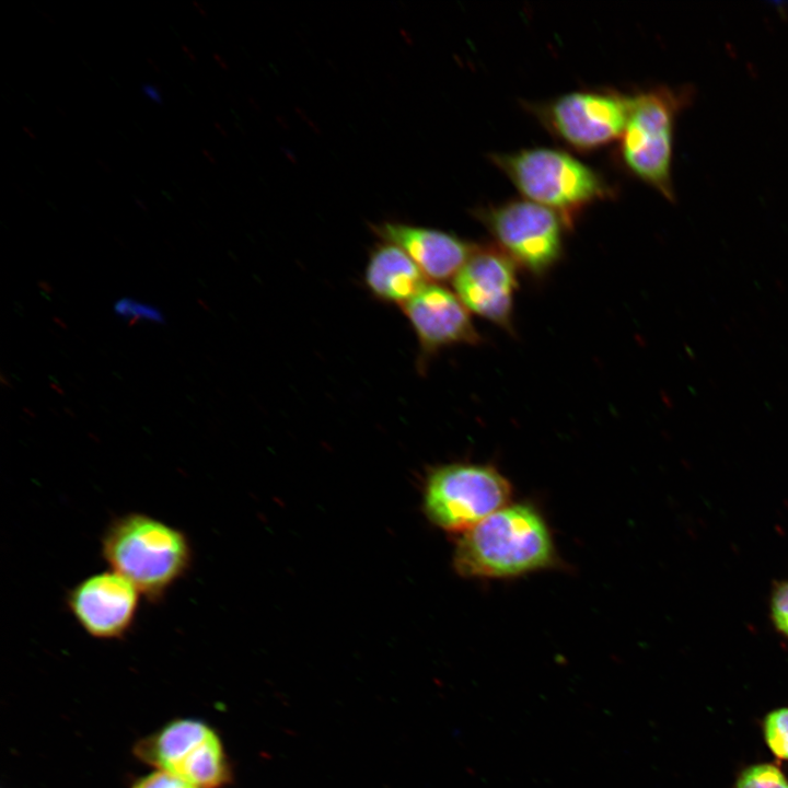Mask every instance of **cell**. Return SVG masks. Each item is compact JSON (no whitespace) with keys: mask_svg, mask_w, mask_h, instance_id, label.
<instances>
[{"mask_svg":"<svg viewBox=\"0 0 788 788\" xmlns=\"http://www.w3.org/2000/svg\"><path fill=\"white\" fill-rule=\"evenodd\" d=\"M769 609L774 627L788 638V580L779 581L773 587Z\"/></svg>","mask_w":788,"mask_h":788,"instance_id":"16","label":"cell"},{"mask_svg":"<svg viewBox=\"0 0 788 788\" xmlns=\"http://www.w3.org/2000/svg\"><path fill=\"white\" fill-rule=\"evenodd\" d=\"M364 283L383 302L405 304L426 285V276L413 259L394 244L383 242L370 253Z\"/></svg>","mask_w":788,"mask_h":788,"instance_id":"13","label":"cell"},{"mask_svg":"<svg viewBox=\"0 0 788 788\" xmlns=\"http://www.w3.org/2000/svg\"><path fill=\"white\" fill-rule=\"evenodd\" d=\"M475 212L505 254L529 270L542 273L560 257L566 223L557 212L528 199Z\"/></svg>","mask_w":788,"mask_h":788,"instance_id":"8","label":"cell"},{"mask_svg":"<svg viewBox=\"0 0 788 788\" xmlns=\"http://www.w3.org/2000/svg\"><path fill=\"white\" fill-rule=\"evenodd\" d=\"M131 788H198L178 777L163 772L155 770L144 777L139 778Z\"/></svg>","mask_w":788,"mask_h":788,"instance_id":"18","label":"cell"},{"mask_svg":"<svg viewBox=\"0 0 788 788\" xmlns=\"http://www.w3.org/2000/svg\"><path fill=\"white\" fill-rule=\"evenodd\" d=\"M114 310L116 314L131 318L130 325H132L139 320H149L158 323H164V317L157 308L140 303L134 299H120L116 302Z\"/></svg>","mask_w":788,"mask_h":788,"instance_id":"17","label":"cell"},{"mask_svg":"<svg viewBox=\"0 0 788 788\" xmlns=\"http://www.w3.org/2000/svg\"><path fill=\"white\" fill-rule=\"evenodd\" d=\"M762 731L769 751L777 758L788 761V707L769 711L763 719Z\"/></svg>","mask_w":788,"mask_h":788,"instance_id":"14","label":"cell"},{"mask_svg":"<svg viewBox=\"0 0 788 788\" xmlns=\"http://www.w3.org/2000/svg\"><path fill=\"white\" fill-rule=\"evenodd\" d=\"M140 592L114 570L93 573L68 590L66 605L79 626L97 639H120L132 628Z\"/></svg>","mask_w":788,"mask_h":788,"instance_id":"9","label":"cell"},{"mask_svg":"<svg viewBox=\"0 0 788 788\" xmlns=\"http://www.w3.org/2000/svg\"><path fill=\"white\" fill-rule=\"evenodd\" d=\"M134 752L157 770L170 773L198 788H219L232 780L230 762L219 735L200 720H173L141 739Z\"/></svg>","mask_w":788,"mask_h":788,"instance_id":"5","label":"cell"},{"mask_svg":"<svg viewBox=\"0 0 788 788\" xmlns=\"http://www.w3.org/2000/svg\"><path fill=\"white\" fill-rule=\"evenodd\" d=\"M143 92H144L148 96H150L152 100H154L155 102H159V103L162 102V100H161V94H160V92H159V90H158L157 88H154V86H152V85H144V86H143Z\"/></svg>","mask_w":788,"mask_h":788,"instance_id":"19","label":"cell"},{"mask_svg":"<svg viewBox=\"0 0 788 788\" xmlns=\"http://www.w3.org/2000/svg\"><path fill=\"white\" fill-rule=\"evenodd\" d=\"M628 111L629 95L611 89L573 91L533 106L554 137L582 152L619 139Z\"/></svg>","mask_w":788,"mask_h":788,"instance_id":"7","label":"cell"},{"mask_svg":"<svg viewBox=\"0 0 788 788\" xmlns=\"http://www.w3.org/2000/svg\"><path fill=\"white\" fill-rule=\"evenodd\" d=\"M101 555L112 570L128 579L151 603L164 599L193 563L188 536L142 512L111 520L101 538Z\"/></svg>","mask_w":788,"mask_h":788,"instance_id":"1","label":"cell"},{"mask_svg":"<svg viewBox=\"0 0 788 788\" xmlns=\"http://www.w3.org/2000/svg\"><path fill=\"white\" fill-rule=\"evenodd\" d=\"M691 95L690 89L669 86L629 95L628 117L619 138L618 154L624 167L670 201L674 200L675 123Z\"/></svg>","mask_w":788,"mask_h":788,"instance_id":"4","label":"cell"},{"mask_svg":"<svg viewBox=\"0 0 788 788\" xmlns=\"http://www.w3.org/2000/svg\"><path fill=\"white\" fill-rule=\"evenodd\" d=\"M554 560V546L542 517L531 507H503L465 531L454 566L465 577L502 578L522 575Z\"/></svg>","mask_w":788,"mask_h":788,"instance_id":"2","label":"cell"},{"mask_svg":"<svg viewBox=\"0 0 788 788\" xmlns=\"http://www.w3.org/2000/svg\"><path fill=\"white\" fill-rule=\"evenodd\" d=\"M402 310L424 357L445 347L479 341L466 306L455 292L440 285L427 283Z\"/></svg>","mask_w":788,"mask_h":788,"instance_id":"11","label":"cell"},{"mask_svg":"<svg viewBox=\"0 0 788 788\" xmlns=\"http://www.w3.org/2000/svg\"><path fill=\"white\" fill-rule=\"evenodd\" d=\"M491 161L524 199L557 212L567 227L583 209L613 193L601 174L563 150L522 149L493 154Z\"/></svg>","mask_w":788,"mask_h":788,"instance_id":"3","label":"cell"},{"mask_svg":"<svg viewBox=\"0 0 788 788\" xmlns=\"http://www.w3.org/2000/svg\"><path fill=\"white\" fill-rule=\"evenodd\" d=\"M510 496V484L491 466L456 463L431 472L425 509L438 526L467 531L506 507Z\"/></svg>","mask_w":788,"mask_h":788,"instance_id":"6","label":"cell"},{"mask_svg":"<svg viewBox=\"0 0 788 788\" xmlns=\"http://www.w3.org/2000/svg\"><path fill=\"white\" fill-rule=\"evenodd\" d=\"M372 230L403 250L426 277L439 281L454 278L477 247L448 232L403 222L384 221Z\"/></svg>","mask_w":788,"mask_h":788,"instance_id":"12","label":"cell"},{"mask_svg":"<svg viewBox=\"0 0 788 788\" xmlns=\"http://www.w3.org/2000/svg\"><path fill=\"white\" fill-rule=\"evenodd\" d=\"M733 788H788V778L772 763H757L742 769Z\"/></svg>","mask_w":788,"mask_h":788,"instance_id":"15","label":"cell"},{"mask_svg":"<svg viewBox=\"0 0 788 788\" xmlns=\"http://www.w3.org/2000/svg\"><path fill=\"white\" fill-rule=\"evenodd\" d=\"M455 294L468 311L508 327L517 289L515 267L506 254L476 247L453 278Z\"/></svg>","mask_w":788,"mask_h":788,"instance_id":"10","label":"cell"}]
</instances>
